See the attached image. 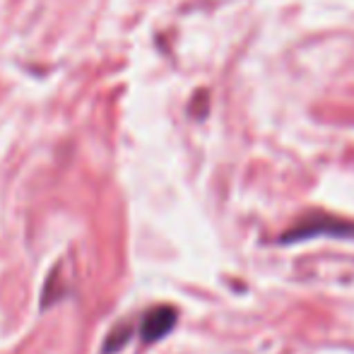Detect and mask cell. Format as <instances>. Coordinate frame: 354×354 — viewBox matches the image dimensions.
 I'll list each match as a JSON object with an SVG mask.
<instances>
[{
  "mask_svg": "<svg viewBox=\"0 0 354 354\" xmlns=\"http://www.w3.org/2000/svg\"><path fill=\"white\" fill-rule=\"evenodd\" d=\"M318 236H333V239H354V222L350 219H340L335 214L326 212H308L294 224L292 229L280 236V243H301L308 239Z\"/></svg>",
  "mask_w": 354,
  "mask_h": 354,
  "instance_id": "6da1fadb",
  "label": "cell"
},
{
  "mask_svg": "<svg viewBox=\"0 0 354 354\" xmlns=\"http://www.w3.org/2000/svg\"><path fill=\"white\" fill-rule=\"evenodd\" d=\"M176 318H178V313L174 306H154L152 311L145 313V318L140 323V337L147 345L159 342L164 335H169V333L174 330Z\"/></svg>",
  "mask_w": 354,
  "mask_h": 354,
  "instance_id": "7a4b0ae2",
  "label": "cell"
},
{
  "mask_svg": "<svg viewBox=\"0 0 354 354\" xmlns=\"http://www.w3.org/2000/svg\"><path fill=\"white\" fill-rule=\"evenodd\" d=\"M131 335H133V328L131 326H118L116 330H113L111 335L106 337V342H104V354L121 352L123 347H126V342L131 340Z\"/></svg>",
  "mask_w": 354,
  "mask_h": 354,
  "instance_id": "3957f363",
  "label": "cell"
}]
</instances>
